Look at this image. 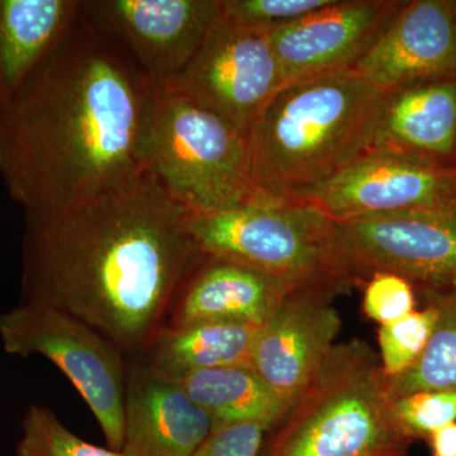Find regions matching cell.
<instances>
[{"mask_svg": "<svg viewBox=\"0 0 456 456\" xmlns=\"http://www.w3.org/2000/svg\"><path fill=\"white\" fill-rule=\"evenodd\" d=\"M23 213L20 302L79 318L139 358L203 255L191 215L146 171L68 206Z\"/></svg>", "mask_w": 456, "mask_h": 456, "instance_id": "6da1fadb", "label": "cell"}, {"mask_svg": "<svg viewBox=\"0 0 456 456\" xmlns=\"http://www.w3.org/2000/svg\"><path fill=\"white\" fill-rule=\"evenodd\" d=\"M160 89L82 16L0 106V178L23 212L60 208L143 171Z\"/></svg>", "mask_w": 456, "mask_h": 456, "instance_id": "7a4b0ae2", "label": "cell"}, {"mask_svg": "<svg viewBox=\"0 0 456 456\" xmlns=\"http://www.w3.org/2000/svg\"><path fill=\"white\" fill-rule=\"evenodd\" d=\"M387 98L354 68L284 86L248 134L256 203H305L374 146Z\"/></svg>", "mask_w": 456, "mask_h": 456, "instance_id": "3957f363", "label": "cell"}, {"mask_svg": "<svg viewBox=\"0 0 456 456\" xmlns=\"http://www.w3.org/2000/svg\"><path fill=\"white\" fill-rule=\"evenodd\" d=\"M266 436L260 456H386L411 444L393 422L379 355L360 338L332 347Z\"/></svg>", "mask_w": 456, "mask_h": 456, "instance_id": "277c9868", "label": "cell"}, {"mask_svg": "<svg viewBox=\"0 0 456 456\" xmlns=\"http://www.w3.org/2000/svg\"><path fill=\"white\" fill-rule=\"evenodd\" d=\"M188 230L203 254L250 266L294 287L338 297L364 283L345 250L338 224L308 203L259 202L189 216Z\"/></svg>", "mask_w": 456, "mask_h": 456, "instance_id": "5b68a950", "label": "cell"}, {"mask_svg": "<svg viewBox=\"0 0 456 456\" xmlns=\"http://www.w3.org/2000/svg\"><path fill=\"white\" fill-rule=\"evenodd\" d=\"M142 163L191 216L257 202L248 137L217 114L173 93L159 92Z\"/></svg>", "mask_w": 456, "mask_h": 456, "instance_id": "8992f818", "label": "cell"}, {"mask_svg": "<svg viewBox=\"0 0 456 456\" xmlns=\"http://www.w3.org/2000/svg\"><path fill=\"white\" fill-rule=\"evenodd\" d=\"M0 341L9 355H38L56 365L82 395L110 449L121 452L128 362L116 344L64 311L23 302L0 314Z\"/></svg>", "mask_w": 456, "mask_h": 456, "instance_id": "52a82bcc", "label": "cell"}, {"mask_svg": "<svg viewBox=\"0 0 456 456\" xmlns=\"http://www.w3.org/2000/svg\"><path fill=\"white\" fill-rule=\"evenodd\" d=\"M283 86L268 33L248 31L220 16L193 59L161 90L211 110L248 139Z\"/></svg>", "mask_w": 456, "mask_h": 456, "instance_id": "ba28073f", "label": "cell"}, {"mask_svg": "<svg viewBox=\"0 0 456 456\" xmlns=\"http://www.w3.org/2000/svg\"><path fill=\"white\" fill-rule=\"evenodd\" d=\"M80 16L163 89L221 16V0H80Z\"/></svg>", "mask_w": 456, "mask_h": 456, "instance_id": "9c48e42d", "label": "cell"}, {"mask_svg": "<svg viewBox=\"0 0 456 456\" xmlns=\"http://www.w3.org/2000/svg\"><path fill=\"white\" fill-rule=\"evenodd\" d=\"M305 203L335 222L401 213H456V170L374 146Z\"/></svg>", "mask_w": 456, "mask_h": 456, "instance_id": "30bf717a", "label": "cell"}, {"mask_svg": "<svg viewBox=\"0 0 456 456\" xmlns=\"http://www.w3.org/2000/svg\"><path fill=\"white\" fill-rule=\"evenodd\" d=\"M336 224L364 283L384 272L415 288L456 287V213H401Z\"/></svg>", "mask_w": 456, "mask_h": 456, "instance_id": "8fae6325", "label": "cell"}, {"mask_svg": "<svg viewBox=\"0 0 456 456\" xmlns=\"http://www.w3.org/2000/svg\"><path fill=\"white\" fill-rule=\"evenodd\" d=\"M335 294L298 288L259 327L250 364L292 406L338 342L341 318Z\"/></svg>", "mask_w": 456, "mask_h": 456, "instance_id": "7c38bea8", "label": "cell"}, {"mask_svg": "<svg viewBox=\"0 0 456 456\" xmlns=\"http://www.w3.org/2000/svg\"><path fill=\"white\" fill-rule=\"evenodd\" d=\"M404 2L335 0L269 33L284 86L354 68L391 25Z\"/></svg>", "mask_w": 456, "mask_h": 456, "instance_id": "4fadbf2b", "label": "cell"}, {"mask_svg": "<svg viewBox=\"0 0 456 456\" xmlns=\"http://www.w3.org/2000/svg\"><path fill=\"white\" fill-rule=\"evenodd\" d=\"M354 69L384 92L455 74L456 13L452 0L404 2Z\"/></svg>", "mask_w": 456, "mask_h": 456, "instance_id": "5bb4252c", "label": "cell"}, {"mask_svg": "<svg viewBox=\"0 0 456 456\" xmlns=\"http://www.w3.org/2000/svg\"><path fill=\"white\" fill-rule=\"evenodd\" d=\"M211 432V419L179 380L128 360L123 454L193 456Z\"/></svg>", "mask_w": 456, "mask_h": 456, "instance_id": "9a60e30c", "label": "cell"}, {"mask_svg": "<svg viewBox=\"0 0 456 456\" xmlns=\"http://www.w3.org/2000/svg\"><path fill=\"white\" fill-rule=\"evenodd\" d=\"M294 289L298 287L250 266L203 254L180 285L165 325L224 321L261 326Z\"/></svg>", "mask_w": 456, "mask_h": 456, "instance_id": "2e32d148", "label": "cell"}, {"mask_svg": "<svg viewBox=\"0 0 456 456\" xmlns=\"http://www.w3.org/2000/svg\"><path fill=\"white\" fill-rule=\"evenodd\" d=\"M374 146L456 170V73L388 92Z\"/></svg>", "mask_w": 456, "mask_h": 456, "instance_id": "e0dca14e", "label": "cell"}, {"mask_svg": "<svg viewBox=\"0 0 456 456\" xmlns=\"http://www.w3.org/2000/svg\"><path fill=\"white\" fill-rule=\"evenodd\" d=\"M80 17V0H0V106Z\"/></svg>", "mask_w": 456, "mask_h": 456, "instance_id": "ac0fdd59", "label": "cell"}, {"mask_svg": "<svg viewBox=\"0 0 456 456\" xmlns=\"http://www.w3.org/2000/svg\"><path fill=\"white\" fill-rule=\"evenodd\" d=\"M259 327L224 321L164 325L137 360L175 380L197 371L244 367L250 364Z\"/></svg>", "mask_w": 456, "mask_h": 456, "instance_id": "d6986e66", "label": "cell"}, {"mask_svg": "<svg viewBox=\"0 0 456 456\" xmlns=\"http://www.w3.org/2000/svg\"><path fill=\"white\" fill-rule=\"evenodd\" d=\"M212 421V431L226 426L255 424L270 428L290 404L248 365L197 371L179 380Z\"/></svg>", "mask_w": 456, "mask_h": 456, "instance_id": "ffe728a7", "label": "cell"}, {"mask_svg": "<svg viewBox=\"0 0 456 456\" xmlns=\"http://www.w3.org/2000/svg\"><path fill=\"white\" fill-rule=\"evenodd\" d=\"M436 312V322L424 353L408 370L387 378L389 401L417 392L456 388V287L416 288Z\"/></svg>", "mask_w": 456, "mask_h": 456, "instance_id": "44dd1931", "label": "cell"}, {"mask_svg": "<svg viewBox=\"0 0 456 456\" xmlns=\"http://www.w3.org/2000/svg\"><path fill=\"white\" fill-rule=\"evenodd\" d=\"M16 456H126L80 439L66 428L49 407L32 404L22 419Z\"/></svg>", "mask_w": 456, "mask_h": 456, "instance_id": "7402d4cb", "label": "cell"}, {"mask_svg": "<svg viewBox=\"0 0 456 456\" xmlns=\"http://www.w3.org/2000/svg\"><path fill=\"white\" fill-rule=\"evenodd\" d=\"M436 322V312L424 303L406 317L379 327V359L387 378L398 377L408 370L424 353Z\"/></svg>", "mask_w": 456, "mask_h": 456, "instance_id": "603a6c76", "label": "cell"}, {"mask_svg": "<svg viewBox=\"0 0 456 456\" xmlns=\"http://www.w3.org/2000/svg\"><path fill=\"white\" fill-rule=\"evenodd\" d=\"M393 422L404 439L428 440L456 422V388L412 393L391 401Z\"/></svg>", "mask_w": 456, "mask_h": 456, "instance_id": "cb8c5ba5", "label": "cell"}, {"mask_svg": "<svg viewBox=\"0 0 456 456\" xmlns=\"http://www.w3.org/2000/svg\"><path fill=\"white\" fill-rule=\"evenodd\" d=\"M335 0H221V17L248 31L269 33L297 22Z\"/></svg>", "mask_w": 456, "mask_h": 456, "instance_id": "d4e9b609", "label": "cell"}, {"mask_svg": "<svg viewBox=\"0 0 456 456\" xmlns=\"http://www.w3.org/2000/svg\"><path fill=\"white\" fill-rule=\"evenodd\" d=\"M415 285L392 273H374L365 281L362 312L380 326L395 322L417 310Z\"/></svg>", "mask_w": 456, "mask_h": 456, "instance_id": "484cf974", "label": "cell"}, {"mask_svg": "<svg viewBox=\"0 0 456 456\" xmlns=\"http://www.w3.org/2000/svg\"><path fill=\"white\" fill-rule=\"evenodd\" d=\"M266 432L268 428L255 424L217 428L193 456H260Z\"/></svg>", "mask_w": 456, "mask_h": 456, "instance_id": "4316f807", "label": "cell"}, {"mask_svg": "<svg viewBox=\"0 0 456 456\" xmlns=\"http://www.w3.org/2000/svg\"><path fill=\"white\" fill-rule=\"evenodd\" d=\"M428 443L431 456H456V422L435 431Z\"/></svg>", "mask_w": 456, "mask_h": 456, "instance_id": "83f0119b", "label": "cell"}, {"mask_svg": "<svg viewBox=\"0 0 456 456\" xmlns=\"http://www.w3.org/2000/svg\"><path fill=\"white\" fill-rule=\"evenodd\" d=\"M407 455H408V452H395V454L387 455V456H407Z\"/></svg>", "mask_w": 456, "mask_h": 456, "instance_id": "f1b7e54d", "label": "cell"}, {"mask_svg": "<svg viewBox=\"0 0 456 456\" xmlns=\"http://www.w3.org/2000/svg\"><path fill=\"white\" fill-rule=\"evenodd\" d=\"M452 8H454V11L456 13V0H452Z\"/></svg>", "mask_w": 456, "mask_h": 456, "instance_id": "f546056e", "label": "cell"}, {"mask_svg": "<svg viewBox=\"0 0 456 456\" xmlns=\"http://www.w3.org/2000/svg\"><path fill=\"white\" fill-rule=\"evenodd\" d=\"M404 452H408V450H404ZM393 454H395V452H393ZM389 455H391V454H389ZM386 456H387V455H386Z\"/></svg>", "mask_w": 456, "mask_h": 456, "instance_id": "4dcf8cb0", "label": "cell"}]
</instances>
